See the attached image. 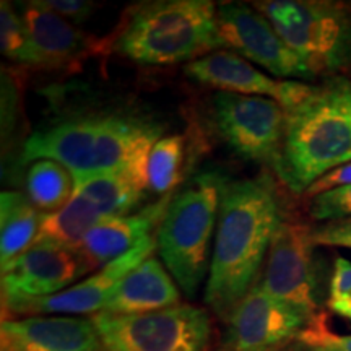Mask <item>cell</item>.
Returning a JSON list of instances; mask_svg holds the SVG:
<instances>
[{"label":"cell","mask_w":351,"mask_h":351,"mask_svg":"<svg viewBox=\"0 0 351 351\" xmlns=\"http://www.w3.org/2000/svg\"><path fill=\"white\" fill-rule=\"evenodd\" d=\"M282 223V202L270 176L225 184L204 289L205 304L219 319H230L256 287L254 282Z\"/></svg>","instance_id":"obj_1"},{"label":"cell","mask_w":351,"mask_h":351,"mask_svg":"<svg viewBox=\"0 0 351 351\" xmlns=\"http://www.w3.org/2000/svg\"><path fill=\"white\" fill-rule=\"evenodd\" d=\"M160 135V125L134 116L85 114L34 132L23 145L20 161H56L73 179L129 168L148 173V156Z\"/></svg>","instance_id":"obj_2"},{"label":"cell","mask_w":351,"mask_h":351,"mask_svg":"<svg viewBox=\"0 0 351 351\" xmlns=\"http://www.w3.org/2000/svg\"><path fill=\"white\" fill-rule=\"evenodd\" d=\"M351 161V82L335 75L285 109L282 153L276 166L282 181L296 194L322 176Z\"/></svg>","instance_id":"obj_3"},{"label":"cell","mask_w":351,"mask_h":351,"mask_svg":"<svg viewBox=\"0 0 351 351\" xmlns=\"http://www.w3.org/2000/svg\"><path fill=\"white\" fill-rule=\"evenodd\" d=\"M112 49L143 65L197 60L219 47L217 5L208 0H156L129 13Z\"/></svg>","instance_id":"obj_4"},{"label":"cell","mask_w":351,"mask_h":351,"mask_svg":"<svg viewBox=\"0 0 351 351\" xmlns=\"http://www.w3.org/2000/svg\"><path fill=\"white\" fill-rule=\"evenodd\" d=\"M225 184L215 173L195 176L171 197L160 223L158 254L189 298L197 295L210 271V244Z\"/></svg>","instance_id":"obj_5"},{"label":"cell","mask_w":351,"mask_h":351,"mask_svg":"<svg viewBox=\"0 0 351 351\" xmlns=\"http://www.w3.org/2000/svg\"><path fill=\"white\" fill-rule=\"evenodd\" d=\"M314 78L351 65V2L270 0L254 3Z\"/></svg>","instance_id":"obj_6"},{"label":"cell","mask_w":351,"mask_h":351,"mask_svg":"<svg viewBox=\"0 0 351 351\" xmlns=\"http://www.w3.org/2000/svg\"><path fill=\"white\" fill-rule=\"evenodd\" d=\"M104 351H208L212 322L200 307L179 304L143 314L98 313Z\"/></svg>","instance_id":"obj_7"},{"label":"cell","mask_w":351,"mask_h":351,"mask_svg":"<svg viewBox=\"0 0 351 351\" xmlns=\"http://www.w3.org/2000/svg\"><path fill=\"white\" fill-rule=\"evenodd\" d=\"M212 121L236 155L276 169L285 132L282 104L262 96L218 91L212 99Z\"/></svg>","instance_id":"obj_8"},{"label":"cell","mask_w":351,"mask_h":351,"mask_svg":"<svg viewBox=\"0 0 351 351\" xmlns=\"http://www.w3.org/2000/svg\"><path fill=\"white\" fill-rule=\"evenodd\" d=\"M217 28L219 47L261 65L280 80H314L306 64L256 5L221 3L217 7Z\"/></svg>","instance_id":"obj_9"},{"label":"cell","mask_w":351,"mask_h":351,"mask_svg":"<svg viewBox=\"0 0 351 351\" xmlns=\"http://www.w3.org/2000/svg\"><path fill=\"white\" fill-rule=\"evenodd\" d=\"M311 228L283 221L271 239L262 282L263 291L296 307L313 319L320 317L319 280Z\"/></svg>","instance_id":"obj_10"},{"label":"cell","mask_w":351,"mask_h":351,"mask_svg":"<svg viewBox=\"0 0 351 351\" xmlns=\"http://www.w3.org/2000/svg\"><path fill=\"white\" fill-rule=\"evenodd\" d=\"M91 270L95 267L78 249L34 244L21 256L2 263L3 306L12 313L28 301L54 296Z\"/></svg>","instance_id":"obj_11"},{"label":"cell","mask_w":351,"mask_h":351,"mask_svg":"<svg viewBox=\"0 0 351 351\" xmlns=\"http://www.w3.org/2000/svg\"><path fill=\"white\" fill-rule=\"evenodd\" d=\"M317 319L256 285L228 319L221 351H282Z\"/></svg>","instance_id":"obj_12"},{"label":"cell","mask_w":351,"mask_h":351,"mask_svg":"<svg viewBox=\"0 0 351 351\" xmlns=\"http://www.w3.org/2000/svg\"><path fill=\"white\" fill-rule=\"evenodd\" d=\"M192 80L228 93L262 96L291 108L307 93L311 85L296 80H280L258 72L244 57L231 51H217L192 60L184 69Z\"/></svg>","instance_id":"obj_13"},{"label":"cell","mask_w":351,"mask_h":351,"mask_svg":"<svg viewBox=\"0 0 351 351\" xmlns=\"http://www.w3.org/2000/svg\"><path fill=\"white\" fill-rule=\"evenodd\" d=\"M158 249L156 239L148 238L124 256L106 263L98 271L54 296L28 301L12 311L13 314H98L111 300L122 280Z\"/></svg>","instance_id":"obj_14"},{"label":"cell","mask_w":351,"mask_h":351,"mask_svg":"<svg viewBox=\"0 0 351 351\" xmlns=\"http://www.w3.org/2000/svg\"><path fill=\"white\" fill-rule=\"evenodd\" d=\"M3 351H104L91 319L32 315L2 322Z\"/></svg>","instance_id":"obj_15"},{"label":"cell","mask_w":351,"mask_h":351,"mask_svg":"<svg viewBox=\"0 0 351 351\" xmlns=\"http://www.w3.org/2000/svg\"><path fill=\"white\" fill-rule=\"evenodd\" d=\"M19 12L28 26L36 51L38 67H72L86 57L98 54L106 46L98 38L90 36L44 7L41 0L21 3Z\"/></svg>","instance_id":"obj_16"},{"label":"cell","mask_w":351,"mask_h":351,"mask_svg":"<svg viewBox=\"0 0 351 351\" xmlns=\"http://www.w3.org/2000/svg\"><path fill=\"white\" fill-rule=\"evenodd\" d=\"M171 197V194L165 195L161 200L147 205L135 213L103 219L86 232L77 249L95 269H101L106 263L116 261L145 239L152 238L153 230L160 226L165 217Z\"/></svg>","instance_id":"obj_17"},{"label":"cell","mask_w":351,"mask_h":351,"mask_svg":"<svg viewBox=\"0 0 351 351\" xmlns=\"http://www.w3.org/2000/svg\"><path fill=\"white\" fill-rule=\"evenodd\" d=\"M181 304L173 275L155 257H148L122 280L101 313L143 314Z\"/></svg>","instance_id":"obj_18"},{"label":"cell","mask_w":351,"mask_h":351,"mask_svg":"<svg viewBox=\"0 0 351 351\" xmlns=\"http://www.w3.org/2000/svg\"><path fill=\"white\" fill-rule=\"evenodd\" d=\"M43 215L28 197L7 191L0 195V261L5 263L32 249Z\"/></svg>","instance_id":"obj_19"},{"label":"cell","mask_w":351,"mask_h":351,"mask_svg":"<svg viewBox=\"0 0 351 351\" xmlns=\"http://www.w3.org/2000/svg\"><path fill=\"white\" fill-rule=\"evenodd\" d=\"M26 191L34 207L52 213L69 204L75 191V181L65 166L51 160H39L28 169Z\"/></svg>","instance_id":"obj_20"},{"label":"cell","mask_w":351,"mask_h":351,"mask_svg":"<svg viewBox=\"0 0 351 351\" xmlns=\"http://www.w3.org/2000/svg\"><path fill=\"white\" fill-rule=\"evenodd\" d=\"M184 140L179 135L161 137L153 145L148 156V187L158 194L168 195L179 179L182 163Z\"/></svg>","instance_id":"obj_21"},{"label":"cell","mask_w":351,"mask_h":351,"mask_svg":"<svg viewBox=\"0 0 351 351\" xmlns=\"http://www.w3.org/2000/svg\"><path fill=\"white\" fill-rule=\"evenodd\" d=\"M0 51L7 59L38 67V57L23 16L8 2L0 5Z\"/></svg>","instance_id":"obj_22"},{"label":"cell","mask_w":351,"mask_h":351,"mask_svg":"<svg viewBox=\"0 0 351 351\" xmlns=\"http://www.w3.org/2000/svg\"><path fill=\"white\" fill-rule=\"evenodd\" d=\"M309 215L320 223L351 218V186L311 197Z\"/></svg>","instance_id":"obj_23"},{"label":"cell","mask_w":351,"mask_h":351,"mask_svg":"<svg viewBox=\"0 0 351 351\" xmlns=\"http://www.w3.org/2000/svg\"><path fill=\"white\" fill-rule=\"evenodd\" d=\"M327 306L340 317L351 322V262L348 258L337 257L333 263Z\"/></svg>","instance_id":"obj_24"},{"label":"cell","mask_w":351,"mask_h":351,"mask_svg":"<svg viewBox=\"0 0 351 351\" xmlns=\"http://www.w3.org/2000/svg\"><path fill=\"white\" fill-rule=\"evenodd\" d=\"M306 351H351V335H337L324 326V315L314 320L298 339Z\"/></svg>","instance_id":"obj_25"},{"label":"cell","mask_w":351,"mask_h":351,"mask_svg":"<svg viewBox=\"0 0 351 351\" xmlns=\"http://www.w3.org/2000/svg\"><path fill=\"white\" fill-rule=\"evenodd\" d=\"M311 236L315 245L351 249V218L320 223L311 228Z\"/></svg>","instance_id":"obj_26"},{"label":"cell","mask_w":351,"mask_h":351,"mask_svg":"<svg viewBox=\"0 0 351 351\" xmlns=\"http://www.w3.org/2000/svg\"><path fill=\"white\" fill-rule=\"evenodd\" d=\"M41 2L44 7L75 26L90 20L96 10V3L85 0H41Z\"/></svg>","instance_id":"obj_27"},{"label":"cell","mask_w":351,"mask_h":351,"mask_svg":"<svg viewBox=\"0 0 351 351\" xmlns=\"http://www.w3.org/2000/svg\"><path fill=\"white\" fill-rule=\"evenodd\" d=\"M351 186V161L343 166H339V168L332 169L330 173L315 181L313 186L306 191V195L314 197L322 194V192L333 191V189L339 187H348Z\"/></svg>","instance_id":"obj_28"}]
</instances>
